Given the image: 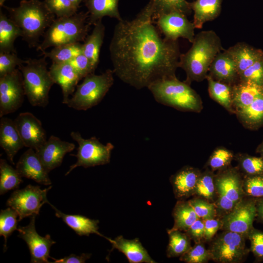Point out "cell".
I'll use <instances>...</instances> for the list:
<instances>
[{
  "label": "cell",
  "mask_w": 263,
  "mask_h": 263,
  "mask_svg": "<svg viewBox=\"0 0 263 263\" xmlns=\"http://www.w3.org/2000/svg\"><path fill=\"white\" fill-rule=\"evenodd\" d=\"M153 21L148 3L133 19L118 21L109 46L114 75L138 90L176 76L179 68L177 40L162 38Z\"/></svg>",
  "instance_id": "1"
},
{
  "label": "cell",
  "mask_w": 263,
  "mask_h": 263,
  "mask_svg": "<svg viewBox=\"0 0 263 263\" xmlns=\"http://www.w3.org/2000/svg\"><path fill=\"white\" fill-rule=\"evenodd\" d=\"M191 43L186 53L181 54L179 61V67L186 74L184 81L189 85L206 79L211 63L224 50L220 38L213 30L199 32Z\"/></svg>",
  "instance_id": "2"
},
{
  "label": "cell",
  "mask_w": 263,
  "mask_h": 263,
  "mask_svg": "<svg viewBox=\"0 0 263 263\" xmlns=\"http://www.w3.org/2000/svg\"><path fill=\"white\" fill-rule=\"evenodd\" d=\"M3 7L21 30L22 38L30 48L39 45L40 37L56 19L44 1L39 0H22L17 7Z\"/></svg>",
  "instance_id": "3"
},
{
  "label": "cell",
  "mask_w": 263,
  "mask_h": 263,
  "mask_svg": "<svg viewBox=\"0 0 263 263\" xmlns=\"http://www.w3.org/2000/svg\"><path fill=\"white\" fill-rule=\"evenodd\" d=\"M148 89L155 101L162 105L183 112L199 113L203 109L199 95L189 84L176 76L157 81Z\"/></svg>",
  "instance_id": "4"
},
{
  "label": "cell",
  "mask_w": 263,
  "mask_h": 263,
  "mask_svg": "<svg viewBox=\"0 0 263 263\" xmlns=\"http://www.w3.org/2000/svg\"><path fill=\"white\" fill-rule=\"evenodd\" d=\"M89 17L88 11H82L69 17L56 18L45 31L37 50L42 52L49 47L84 41L91 25Z\"/></svg>",
  "instance_id": "5"
},
{
  "label": "cell",
  "mask_w": 263,
  "mask_h": 263,
  "mask_svg": "<svg viewBox=\"0 0 263 263\" xmlns=\"http://www.w3.org/2000/svg\"><path fill=\"white\" fill-rule=\"evenodd\" d=\"M46 58H29L18 67L22 75L25 95L33 106H47L49 92L55 84L47 69Z\"/></svg>",
  "instance_id": "6"
},
{
  "label": "cell",
  "mask_w": 263,
  "mask_h": 263,
  "mask_svg": "<svg viewBox=\"0 0 263 263\" xmlns=\"http://www.w3.org/2000/svg\"><path fill=\"white\" fill-rule=\"evenodd\" d=\"M114 74L113 70L109 69L101 75H88L77 85L66 105L78 111H86L98 105L113 86Z\"/></svg>",
  "instance_id": "7"
},
{
  "label": "cell",
  "mask_w": 263,
  "mask_h": 263,
  "mask_svg": "<svg viewBox=\"0 0 263 263\" xmlns=\"http://www.w3.org/2000/svg\"><path fill=\"white\" fill-rule=\"evenodd\" d=\"M243 181V175L238 167L230 166L215 174L217 197L214 204L219 218L229 213L245 196Z\"/></svg>",
  "instance_id": "8"
},
{
  "label": "cell",
  "mask_w": 263,
  "mask_h": 263,
  "mask_svg": "<svg viewBox=\"0 0 263 263\" xmlns=\"http://www.w3.org/2000/svg\"><path fill=\"white\" fill-rule=\"evenodd\" d=\"M70 135L78 145L77 153L70 154L75 156L77 161L70 167L65 175L78 167L87 168L110 162L111 153L114 148L112 143L108 142L104 145L95 136L85 139L77 132H72Z\"/></svg>",
  "instance_id": "9"
},
{
  "label": "cell",
  "mask_w": 263,
  "mask_h": 263,
  "mask_svg": "<svg viewBox=\"0 0 263 263\" xmlns=\"http://www.w3.org/2000/svg\"><path fill=\"white\" fill-rule=\"evenodd\" d=\"M246 239L239 233L223 230L210 241L208 249L211 260L219 263L243 262L250 252Z\"/></svg>",
  "instance_id": "10"
},
{
  "label": "cell",
  "mask_w": 263,
  "mask_h": 263,
  "mask_svg": "<svg viewBox=\"0 0 263 263\" xmlns=\"http://www.w3.org/2000/svg\"><path fill=\"white\" fill-rule=\"evenodd\" d=\"M52 187L42 189L39 186L28 185L14 191L7 201L6 205L17 212L19 221L28 216L38 215L41 207L49 202L47 193Z\"/></svg>",
  "instance_id": "11"
},
{
  "label": "cell",
  "mask_w": 263,
  "mask_h": 263,
  "mask_svg": "<svg viewBox=\"0 0 263 263\" xmlns=\"http://www.w3.org/2000/svg\"><path fill=\"white\" fill-rule=\"evenodd\" d=\"M24 96L22 75L18 68L0 76V117L18 110Z\"/></svg>",
  "instance_id": "12"
},
{
  "label": "cell",
  "mask_w": 263,
  "mask_h": 263,
  "mask_svg": "<svg viewBox=\"0 0 263 263\" xmlns=\"http://www.w3.org/2000/svg\"><path fill=\"white\" fill-rule=\"evenodd\" d=\"M256 200L245 196L243 197L229 213L220 218L221 229L239 233L247 239L256 220Z\"/></svg>",
  "instance_id": "13"
},
{
  "label": "cell",
  "mask_w": 263,
  "mask_h": 263,
  "mask_svg": "<svg viewBox=\"0 0 263 263\" xmlns=\"http://www.w3.org/2000/svg\"><path fill=\"white\" fill-rule=\"evenodd\" d=\"M36 215L31 216L29 224L25 226H19L17 231L18 237L27 244L31 254V263H49L48 258L54 259L49 255L51 246L56 244L50 235L40 236L36 231L35 219Z\"/></svg>",
  "instance_id": "14"
},
{
  "label": "cell",
  "mask_w": 263,
  "mask_h": 263,
  "mask_svg": "<svg viewBox=\"0 0 263 263\" xmlns=\"http://www.w3.org/2000/svg\"><path fill=\"white\" fill-rule=\"evenodd\" d=\"M156 20L159 31L167 39L177 41L179 38H183L190 43L193 42L196 28L183 13L171 12L160 16Z\"/></svg>",
  "instance_id": "15"
},
{
  "label": "cell",
  "mask_w": 263,
  "mask_h": 263,
  "mask_svg": "<svg viewBox=\"0 0 263 263\" xmlns=\"http://www.w3.org/2000/svg\"><path fill=\"white\" fill-rule=\"evenodd\" d=\"M14 121L24 147L36 150L47 140L41 121L32 113H20Z\"/></svg>",
  "instance_id": "16"
},
{
  "label": "cell",
  "mask_w": 263,
  "mask_h": 263,
  "mask_svg": "<svg viewBox=\"0 0 263 263\" xmlns=\"http://www.w3.org/2000/svg\"><path fill=\"white\" fill-rule=\"evenodd\" d=\"M75 148L74 144L52 135L35 150L45 169L49 172L60 166L66 154Z\"/></svg>",
  "instance_id": "17"
},
{
  "label": "cell",
  "mask_w": 263,
  "mask_h": 263,
  "mask_svg": "<svg viewBox=\"0 0 263 263\" xmlns=\"http://www.w3.org/2000/svg\"><path fill=\"white\" fill-rule=\"evenodd\" d=\"M16 169L22 177L32 179L40 184L48 186L52 184L42 162L34 149L29 148L20 156Z\"/></svg>",
  "instance_id": "18"
},
{
  "label": "cell",
  "mask_w": 263,
  "mask_h": 263,
  "mask_svg": "<svg viewBox=\"0 0 263 263\" xmlns=\"http://www.w3.org/2000/svg\"><path fill=\"white\" fill-rule=\"evenodd\" d=\"M201 172L197 168L186 166L171 176L170 182L176 199L186 200L195 195Z\"/></svg>",
  "instance_id": "19"
},
{
  "label": "cell",
  "mask_w": 263,
  "mask_h": 263,
  "mask_svg": "<svg viewBox=\"0 0 263 263\" xmlns=\"http://www.w3.org/2000/svg\"><path fill=\"white\" fill-rule=\"evenodd\" d=\"M49 71L54 83L60 87L63 94L62 103L66 104L69 96L74 94L82 78L69 62L52 63Z\"/></svg>",
  "instance_id": "20"
},
{
  "label": "cell",
  "mask_w": 263,
  "mask_h": 263,
  "mask_svg": "<svg viewBox=\"0 0 263 263\" xmlns=\"http://www.w3.org/2000/svg\"><path fill=\"white\" fill-rule=\"evenodd\" d=\"M209 74L214 79L233 85L239 81L236 64L226 50H223L211 63Z\"/></svg>",
  "instance_id": "21"
},
{
  "label": "cell",
  "mask_w": 263,
  "mask_h": 263,
  "mask_svg": "<svg viewBox=\"0 0 263 263\" xmlns=\"http://www.w3.org/2000/svg\"><path fill=\"white\" fill-rule=\"evenodd\" d=\"M0 118V146L9 161L14 165V156L24 145L14 120L4 116Z\"/></svg>",
  "instance_id": "22"
},
{
  "label": "cell",
  "mask_w": 263,
  "mask_h": 263,
  "mask_svg": "<svg viewBox=\"0 0 263 263\" xmlns=\"http://www.w3.org/2000/svg\"><path fill=\"white\" fill-rule=\"evenodd\" d=\"M112 244V249L115 248L123 253L130 263H155L138 238L129 240L122 236L114 239L105 237Z\"/></svg>",
  "instance_id": "23"
},
{
  "label": "cell",
  "mask_w": 263,
  "mask_h": 263,
  "mask_svg": "<svg viewBox=\"0 0 263 263\" xmlns=\"http://www.w3.org/2000/svg\"><path fill=\"white\" fill-rule=\"evenodd\" d=\"M54 209L56 216L61 218L63 221L79 236H89L90 234H96L106 237L98 231V220L91 219L84 216L77 214H67L58 210L49 202L48 203Z\"/></svg>",
  "instance_id": "24"
},
{
  "label": "cell",
  "mask_w": 263,
  "mask_h": 263,
  "mask_svg": "<svg viewBox=\"0 0 263 263\" xmlns=\"http://www.w3.org/2000/svg\"><path fill=\"white\" fill-rule=\"evenodd\" d=\"M234 61L240 75L263 56V51L245 42H238L226 49Z\"/></svg>",
  "instance_id": "25"
},
{
  "label": "cell",
  "mask_w": 263,
  "mask_h": 263,
  "mask_svg": "<svg viewBox=\"0 0 263 263\" xmlns=\"http://www.w3.org/2000/svg\"><path fill=\"white\" fill-rule=\"evenodd\" d=\"M233 106L236 113L263 95V86L248 81H239L232 86Z\"/></svg>",
  "instance_id": "26"
},
{
  "label": "cell",
  "mask_w": 263,
  "mask_h": 263,
  "mask_svg": "<svg viewBox=\"0 0 263 263\" xmlns=\"http://www.w3.org/2000/svg\"><path fill=\"white\" fill-rule=\"evenodd\" d=\"M92 33L84 41L82 53L89 59L95 71L98 65L101 47L103 42L105 27L102 19L94 25Z\"/></svg>",
  "instance_id": "27"
},
{
  "label": "cell",
  "mask_w": 263,
  "mask_h": 263,
  "mask_svg": "<svg viewBox=\"0 0 263 263\" xmlns=\"http://www.w3.org/2000/svg\"><path fill=\"white\" fill-rule=\"evenodd\" d=\"M119 1V0H86L90 24L94 25L106 16L122 20L118 10Z\"/></svg>",
  "instance_id": "28"
},
{
  "label": "cell",
  "mask_w": 263,
  "mask_h": 263,
  "mask_svg": "<svg viewBox=\"0 0 263 263\" xmlns=\"http://www.w3.org/2000/svg\"><path fill=\"white\" fill-rule=\"evenodd\" d=\"M221 3L222 0H196L190 4L196 29H201L206 22L216 19L220 13Z\"/></svg>",
  "instance_id": "29"
},
{
  "label": "cell",
  "mask_w": 263,
  "mask_h": 263,
  "mask_svg": "<svg viewBox=\"0 0 263 263\" xmlns=\"http://www.w3.org/2000/svg\"><path fill=\"white\" fill-rule=\"evenodd\" d=\"M22 37L19 27L0 10V52H17L14 47L16 39Z\"/></svg>",
  "instance_id": "30"
},
{
  "label": "cell",
  "mask_w": 263,
  "mask_h": 263,
  "mask_svg": "<svg viewBox=\"0 0 263 263\" xmlns=\"http://www.w3.org/2000/svg\"><path fill=\"white\" fill-rule=\"evenodd\" d=\"M206 79L210 96L229 113H235L233 106V85L215 80L208 74Z\"/></svg>",
  "instance_id": "31"
},
{
  "label": "cell",
  "mask_w": 263,
  "mask_h": 263,
  "mask_svg": "<svg viewBox=\"0 0 263 263\" xmlns=\"http://www.w3.org/2000/svg\"><path fill=\"white\" fill-rule=\"evenodd\" d=\"M235 114L246 128L257 130L263 125V95L256 99L247 107Z\"/></svg>",
  "instance_id": "32"
},
{
  "label": "cell",
  "mask_w": 263,
  "mask_h": 263,
  "mask_svg": "<svg viewBox=\"0 0 263 263\" xmlns=\"http://www.w3.org/2000/svg\"><path fill=\"white\" fill-rule=\"evenodd\" d=\"M172 215L174 225L170 229L186 232L199 218L188 201L178 200L175 205Z\"/></svg>",
  "instance_id": "33"
},
{
  "label": "cell",
  "mask_w": 263,
  "mask_h": 263,
  "mask_svg": "<svg viewBox=\"0 0 263 263\" xmlns=\"http://www.w3.org/2000/svg\"><path fill=\"white\" fill-rule=\"evenodd\" d=\"M83 44L74 42L61 44L53 47L49 52L43 51L42 55L49 57L52 63L69 62L82 53Z\"/></svg>",
  "instance_id": "34"
},
{
  "label": "cell",
  "mask_w": 263,
  "mask_h": 263,
  "mask_svg": "<svg viewBox=\"0 0 263 263\" xmlns=\"http://www.w3.org/2000/svg\"><path fill=\"white\" fill-rule=\"evenodd\" d=\"M152 11V19H157L160 16L173 11H180L185 15L191 9L190 4L186 0H150Z\"/></svg>",
  "instance_id": "35"
},
{
  "label": "cell",
  "mask_w": 263,
  "mask_h": 263,
  "mask_svg": "<svg viewBox=\"0 0 263 263\" xmlns=\"http://www.w3.org/2000/svg\"><path fill=\"white\" fill-rule=\"evenodd\" d=\"M22 177L16 169L10 165L5 159L0 160V194L10 190L18 189L23 182Z\"/></svg>",
  "instance_id": "36"
},
{
  "label": "cell",
  "mask_w": 263,
  "mask_h": 263,
  "mask_svg": "<svg viewBox=\"0 0 263 263\" xmlns=\"http://www.w3.org/2000/svg\"><path fill=\"white\" fill-rule=\"evenodd\" d=\"M169 242L167 249L168 258L180 257L191 247V239L187 234L179 230H168Z\"/></svg>",
  "instance_id": "37"
},
{
  "label": "cell",
  "mask_w": 263,
  "mask_h": 263,
  "mask_svg": "<svg viewBox=\"0 0 263 263\" xmlns=\"http://www.w3.org/2000/svg\"><path fill=\"white\" fill-rule=\"evenodd\" d=\"M194 195L215 203L217 194L215 174L213 171L207 168L205 171L201 172L197 184Z\"/></svg>",
  "instance_id": "38"
},
{
  "label": "cell",
  "mask_w": 263,
  "mask_h": 263,
  "mask_svg": "<svg viewBox=\"0 0 263 263\" xmlns=\"http://www.w3.org/2000/svg\"><path fill=\"white\" fill-rule=\"evenodd\" d=\"M238 168L243 175L263 174V158L239 153L235 155Z\"/></svg>",
  "instance_id": "39"
},
{
  "label": "cell",
  "mask_w": 263,
  "mask_h": 263,
  "mask_svg": "<svg viewBox=\"0 0 263 263\" xmlns=\"http://www.w3.org/2000/svg\"><path fill=\"white\" fill-rule=\"evenodd\" d=\"M234 158L235 155L230 150L224 147H218L209 156L206 166L213 172L219 171L231 166Z\"/></svg>",
  "instance_id": "40"
},
{
  "label": "cell",
  "mask_w": 263,
  "mask_h": 263,
  "mask_svg": "<svg viewBox=\"0 0 263 263\" xmlns=\"http://www.w3.org/2000/svg\"><path fill=\"white\" fill-rule=\"evenodd\" d=\"M17 212L10 207L5 209L1 210L0 213V235L4 238L3 250L7 249V239L16 230H17V225L19 220Z\"/></svg>",
  "instance_id": "41"
},
{
  "label": "cell",
  "mask_w": 263,
  "mask_h": 263,
  "mask_svg": "<svg viewBox=\"0 0 263 263\" xmlns=\"http://www.w3.org/2000/svg\"><path fill=\"white\" fill-rule=\"evenodd\" d=\"M181 261L187 263H206L211 260L210 252L203 242L195 243L180 258Z\"/></svg>",
  "instance_id": "42"
},
{
  "label": "cell",
  "mask_w": 263,
  "mask_h": 263,
  "mask_svg": "<svg viewBox=\"0 0 263 263\" xmlns=\"http://www.w3.org/2000/svg\"><path fill=\"white\" fill-rule=\"evenodd\" d=\"M243 188L245 196L258 199L263 197V174L243 175Z\"/></svg>",
  "instance_id": "43"
},
{
  "label": "cell",
  "mask_w": 263,
  "mask_h": 263,
  "mask_svg": "<svg viewBox=\"0 0 263 263\" xmlns=\"http://www.w3.org/2000/svg\"><path fill=\"white\" fill-rule=\"evenodd\" d=\"M199 218L202 220L214 218L217 216L214 203L202 198L195 196L188 201Z\"/></svg>",
  "instance_id": "44"
},
{
  "label": "cell",
  "mask_w": 263,
  "mask_h": 263,
  "mask_svg": "<svg viewBox=\"0 0 263 263\" xmlns=\"http://www.w3.org/2000/svg\"><path fill=\"white\" fill-rule=\"evenodd\" d=\"M44 1L56 18L72 16L77 13L78 8L71 0H45Z\"/></svg>",
  "instance_id": "45"
},
{
  "label": "cell",
  "mask_w": 263,
  "mask_h": 263,
  "mask_svg": "<svg viewBox=\"0 0 263 263\" xmlns=\"http://www.w3.org/2000/svg\"><path fill=\"white\" fill-rule=\"evenodd\" d=\"M239 81H248L263 86V56L242 73Z\"/></svg>",
  "instance_id": "46"
},
{
  "label": "cell",
  "mask_w": 263,
  "mask_h": 263,
  "mask_svg": "<svg viewBox=\"0 0 263 263\" xmlns=\"http://www.w3.org/2000/svg\"><path fill=\"white\" fill-rule=\"evenodd\" d=\"M26 60L19 58L17 52H0V76L9 73Z\"/></svg>",
  "instance_id": "47"
},
{
  "label": "cell",
  "mask_w": 263,
  "mask_h": 263,
  "mask_svg": "<svg viewBox=\"0 0 263 263\" xmlns=\"http://www.w3.org/2000/svg\"><path fill=\"white\" fill-rule=\"evenodd\" d=\"M247 239L250 243V251L256 262H263V231L253 227L248 234Z\"/></svg>",
  "instance_id": "48"
},
{
  "label": "cell",
  "mask_w": 263,
  "mask_h": 263,
  "mask_svg": "<svg viewBox=\"0 0 263 263\" xmlns=\"http://www.w3.org/2000/svg\"><path fill=\"white\" fill-rule=\"evenodd\" d=\"M69 63L74 68L82 79L90 74L94 73L95 71L90 60L83 53L75 56Z\"/></svg>",
  "instance_id": "49"
},
{
  "label": "cell",
  "mask_w": 263,
  "mask_h": 263,
  "mask_svg": "<svg viewBox=\"0 0 263 263\" xmlns=\"http://www.w3.org/2000/svg\"><path fill=\"white\" fill-rule=\"evenodd\" d=\"M204 241H210L217 232L221 229L222 222L220 218L208 219L204 220Z\"/></svg>",
  "instance_id": "50"
},
{
  "label": "cell",
  "mask_w": 263,
  "mask_h": 263,
  "mask_svg": "<svg viewBox=\"0 0 263 263\" xmlns=\"http://www.w3.org/2000/svg\"><path fill=\"white\" fill-rule=\"evenodd\" d=\"M195 243L202 242L204 240V223L203 220L197 219L185 232Z\"/></svg>",
  "instance_id": "51"
},
{
  "label": "cell",
  "mask_w": 263,
  "mask_h": 263,
  "mask_svg": "<svg viewBox=\"0 0 263 263\" xmlns=\"http://www.w3.org/2000/svg\"><path fill=\"white\" fill-rule=\"evenodd\" d=\"M91 256V254L87 253H82L80 255L71 254L60 259L54 258V262L53 263H84Z\"/></svg>",
  "instance_id": "52"
},
{
  "label": "cell",
  "mask_w": 263,
  "mask_h": 263,
  "mask_svg": "<svg viewBox=\"0 0 263 263\" xmlns=\"http://www.w3.org/2000/svg\"><path fill=\"white\" fill-rule=\"evenodd\" d=\"M255 207L256 211L255 220L259 223L263 224V197L256 199Z\"/></svg>",
  "instance_id": "53"
},
{
  "label": "cell",
  "mask_w": 263,
  "mask_h": 263,
  "mask_svg": "<svg viewBox=\"0 0 263 263\" xmlns=\"http://www.w3.org/2000/svg\"><path fill=\"white\" fill-rule=\"evenodd\" d=\"M256 152L260 155V156L263 158V141L257 148Z\"/></svg>",
  "instance_id": "54"
},
{
  "label": "cell",
  "mask_w": 263,
  "mask_h": 263,
  "mask_svg": "<svg viewBox=\"0 0 263 263\" xmlns=\"http://www.w3.org/2000/svg\"><path fill=\"white\" fill-rule=\"evenodd\" d=\"M71 1L78 8L79 7V4L83 1H85L86 0H71Z\"/></svg>",
  "instance_id": "55"
},
{
  "label": "cell",
  "mask_w": 263,
  "mask_h": 263,
  "mask_svg": "<svg viewBox=\"0 0 263 263\" xmlns=\"http://www.w3.org/2000/svg\"><path fill=\"white\" fill-rule=\"evenodd\" d=\"M5 0H0V7L3 6V4L4 3V2L5 1Z\"/></svg>",
  "instance_id": "56"
}]
</instances>
